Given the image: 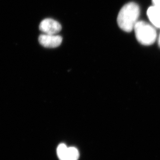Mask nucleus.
Segmentation results:
<instances>
[{
    "mask_svg": "<svg viewBox=\"0 0 160 160\" xmlns=\"http://www.w3.org/2000/svg\"><path fill=\"white\" fill-rule=\"evenodd\" d=\"M140 15V8L134 2H129L122 7L118 16L117 23L121 29L126 32L134 30Z\"/></svg>",
    "mask_w": 160,
    "mask_h": 160,
    "instance_id": "nucleus-1",
    "label": "nucleus"
},
{
    "mask_svg": "<svg viewBox=\"0 0 160 160\" xmlns=\"http://www.w3.org/2000/svg\"><path fill=\"white\" fill-rule=\"evenodd\" d=\"M134 30L137 41L142 45L149 46L156 41L157 33L152 25L144 21H138Z\"/></svg>",
    "mask_w": 160,
    "mask_h": 160,
    "instance_id": "nucleus-2",
    "label": "nucleus"
},
{
    "mask_svg": "<svg viewBox=\"0 0 160 160\" xmlns=\"http://www.w3.org/2000/svg\"><path fill=\"white\" fill-rule=\"evenodd\" d=\"M57 154L59 160H78L80 153L74 147H67L65 143L58 145L57 148Z\"/></svg>",
    "mask_w": 160,
    "mask_h": 160,
    "instance_id": "nucleus-3",
    "label": "nucleus"
},
{
    "mask_svg": "<svg viewBox=\"0 0 160 160\" xmlns=\"http://www.w3.org/2000/svg\"><path fill=\"white\" fill-rule=\"evenodd\" d=\"M39 29L43 34H56L62 30V26L58 22L51 18L45 19L42 20Z\"/></svg>",
    "mask_w": 160,
    "mask_h": 160,
    "instance_id": "nucleus-4",
    "label": "nucleus"
},
{
    "mask_svg": "<svg viewBox=\"0 0 160 160\" xmlns=\"http://www.w3.org/2000/svg\"><path fill=\"white\" fill-rule=\"evenodd\" d=\"M62 38L56 34H42L39 37L40 44L46 48H55L62 44Z\"/></svg>",
    "mask_w": 160,
    "mask_h": 160,
    "instance_id": "nucleus-5",
    "label": "nucleus"
},
{
    "mask_svg": "<svg viewBox=\"0 0 160 160\" xmlns=\"http://www.w3.org/2000/svg\"><path fill=\"white\" fill-rule=\"evenodd\" d=\"M147 14L152 25L156 28H160V9L154 6H150Z\"/></svg>",
    "mask_w": 160,
    "mask_h": 160,
    "instance_id": "nucleus-6",
    "label": "nucleus"
},
{
    "mask_svg": "<svg viewBox=\"0 0 160 160\" xmlns=\"http://www.w3.org/2000/svg\"><path fill=\"white\" fill-rule=\"evenodd\" d=\"M153 6H155L158 9H160V0H152Z\"/></svg>",
    "mask_w": 160,
    "mask_h": 160,
    "instance_id": "nucleus-7",
    "label": "nucleus"
},
{
    "mask_svg": "<svg viewBox=\"0 0 160 160\" xmlns=\"http://www.w3.org/2000/svg\"><path fill=\"white\" fill-rule=\"evenodd\" d=\"M159 46H160V36H159Z\"/></svg>",
    "mask_w": 160,
    "mask_h": 160,
    "instance_id": "nucleus-8",
    "label": "nucleus"
}]
</instances>
